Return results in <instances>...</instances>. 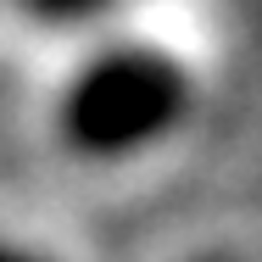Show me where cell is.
I'll use <instances>...</instances> for the list:
<instances>
[{
	"label": "cell",
	"mask_w": 262,
	"mask_h": 262,
	"mask_svg": "<svg viewBox=\"0 0 262 262\" xmlns=\"http://www.w3.org/2000/svg\"><path fill=\"white\" fill-rule=\"evenodd\" d=\"M195 262H240V257H223V251H207V257H195Z\"/></svg>",
	"instance_id": "cell-4"
},
{
	"label": "cell",
	"mask_w": 262,
	"mask_h": 262,
	"mask_svg": "<svg viewBox=\"0 0 262 262\" xmlns=\"http://www.w3.org/2000/svg\"><path fill=\"white\" fill-rule=\"evenodd\" d=\"M17 11H23L28 23H39V28L67 34V28H90V23H101L106 11H117V0H17Z\"/></svg>",
	"instance_id": "cell-2"
},
{
	"label": "cell",
	"mask_w": 262,
	"mask_h": 262,
	"mask_svg": "<svg viewBox=\"0 0 262 262\" xmlns=\"http://www.w3.org/2000/svg\"><path fill=\"white\" fill-rule=\"evenodd\" d=\"M195 112V73L151 39H112L90 51L56 90L51 128L73 162L117 167L173 140Z\"/></svg>",
	"instance_id": "cell-1"
},
{
	"label": "cell",
	"mask_w": 262,
	"mask_h": 262,
	"mask_svg": "<svg viewBox=\"0 0 262 262\" xmlns=\"http://www.w3.org/2000/svg\"><path fill=\"white\" fill-rule=\"evenodd\" d=\"M0 262H56L51 251H34V246H23V240H6L0 234Z\"/></svg>",
	"instance_id": "cell-3"
}]
</instances>
